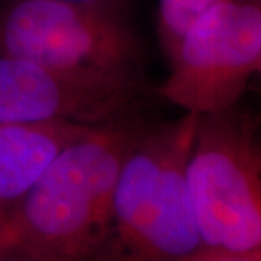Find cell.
<instances>
[{
  "label": "cell",
  "mask_w": 261,
  "mask_h": 261,
  "mask_svg": "<svg viewBox=\"0 0 261 261\" xmlns=\"http://www.w3.org/2000/svg\"><path fill=\"white\" fill-rule=\"evenodd\" d=\"M90 126L70 121L0 123L2 219H9L51 160Z\"/></svg>",
  "instance_id": "52a82bcc"
},
{
  "label": "cell",
  "mask_w": 261,
  "mask_h": 261,
  "mask_svg": "<svg viewBox=\"0 0 261 261\" xmlns=\"http://www.w3.org/2000/svg\"><path fill=\"white\" fill-rule=\"evenodd\" d=\"M0 260H15V240L10 231L9 219L0 218Z\"/></svg>",
  "instance_id": "9c48e42d"
},
{
  "label": "cell",
  "mask_w": 261,
  "mask_h": 261,
  "mask_svg": "<svg viewBox=\"0 0 261 261\" xmlns=\"http://www.w3.org/2000/svg\"><path fill=\"white\" fill-rule=\"evenodd\" d=\"M65 2H80V3H89V2H103V0H65Z\"/></svg>",
  "instance_id": "30bf717a"
},
{
  "label": "cell",
  "mask_w": 261,
  "mask_h": 261,
  "mask_svg": "<svg viewBox=\"0 0 261 261\" xmlns=\"http://www.w3.org/2000/svg\"><path fill=\"white\" fill-rule=\"evenodd\" d=\"M199 115L151 125L132 142L115 187L103 260L199 261L189 161Z\"/></svg>",
  "instance_id": "7a4b0ae2"
},
{
  "label": "cell",
  "mask_w": 261,
  "mask_h": 261,
  "mask_svg": "<svg viewBox=\"0 0 261 261\" xmlns=\"http://www.w3.org/2000/svg\"><path fill=\"white\" fill-rule=\"evenodd\" d=\"M189 185L199 261H261V137L233 106L199 118Z\"/></svg>",
  "instance_id": "277c9868"
},
{
  "label": "cell",
  "mask_w": 261,
  "mask_h": 261,
  "mask_svg": "<svg viewBox=\"0 0 261 261\" xmlns=\"http://www.w3.org/2000/svg\"><path fill=\"white\" fill-rule=\"evenodd\" d=\"M219 0H159L157 32L168 61L174 57L189 28Z\"/></svg>",
  "instance_id": "ba28073f"
},
{
  "label": "cell",
  "mask_w": 261,
  "mask_h": 261,
  "mask_svg": "<svg viewBox=\"0 0 261 261\" xmlns=\"http://www.w3.org/2000/svg\"><path fill=\"white\" fill-rule=\"evenodd\" d=\"M147 126L140 111L92 125L51 160L9 216L15 260H103L122 163Z\"/></svg>",
  "instance_id": "6da1fadb"
},
{
  "label": "cell",
  "mask_w": 261,
  "mask_h": 261,
  "mask_svg": "<svg viewBox=\"0 0 261 261\" xmlns=\"http://www.w3.org/2000/svg\"><path fill=\"white\" fill-rule=\"evenodd\" d=\"M261 0H219L196 19L159 94L199 116L237 106L257 73Z\"/></svg>",
  "instance_id": "5b68a950"
},
{
  "label": "cell",
  "mask_w": 261,
  "mask_h": 261,
  "mask_svg": "<svg viewBox=\"0 0 261 261\" xmlns=\"http://www.w3.org/2000/svg\"><path fill=\"white\" fill-rule=\"evenodd\" d=\"M147 94V84L67 74L0 53V123L99 125L141 111Z\"/></svg>",
  "instance_id": "8992f818"
},
{
  "label": "cell",
  "mask_w": 261,
  "mask_h": 261,
  "mask_svg": "<svg viewBox=\"0 0 261 261\" xmlns=\"http://www.w3.org/2000/svg\"><path fill=\"white\" fill-rule=\"evenodd\" d=\"M0 53L67 74L147 84L144 44L125 0H6Z\"/></svg>",
  "instance_id": "3957f363"
}]
</instances>
